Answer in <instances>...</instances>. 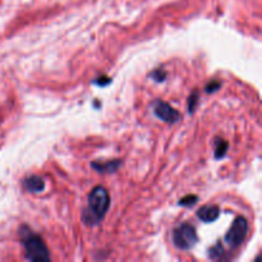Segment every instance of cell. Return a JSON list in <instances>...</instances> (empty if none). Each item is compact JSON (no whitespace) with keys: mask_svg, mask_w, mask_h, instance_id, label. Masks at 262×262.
<instances>
[{"mask_svg":"<svg viewBox=\"0 0 262 262\" xmlns=\"http://www.w3.org/2000/svg\"><path fill=\"white\" fill-rule=\"evenodd\" d=\"M110 206V197L104 187H96L89 194V206L83 211L82 220L86 225L94 227L106 215Z\"/></svg>","mask_w":262,"mask_h":262,"instance_id":"cell-1","label":"cell"},{"mask_svg":"<svg viewBox=\"0 0 262 262\" xmlns=\"http://www.w3.org/2000/svg\"><path fill=\"white\" fill-rule=\"evenodd\" d=\"M19 237L23 248H25L26 258L28 261H50V252L40 235L23 225L19 229Z\"/></svg>","mask_w":262,"mask_h":262,"instance_id":"cell-2","label":"cell"},{"mask_svg":"<svg viewBox=\"0 0 262 262\" xmlns=\"http://www.w3.org/2000/svg\"><path fill=\"white\" fill-rule=\"evenodd\" d=\"M173 241L177 248L182 251H188L196 246L199 242V235H197L196 228L193 225L184 223L181 227L177 228L173 233Z\"/></svg>","mask_w":262,"mask_h":262,"instance_id":"cell-3","label":"cell"},{"mask_svg":"<svg viewBox=\"0 0 262 262\" xmlns=\"http://www.w3.org/2000/svg\"><path fill=\"white\" fill-rule=\"evenodd\" d=\"M248 234V223L243 216H238L225 235V242L230 248H238Z\"/></svg>","mask_w":262,"mask_h":262,"instance_id":"cell-4","label":"cell"},{"mask_svg":"<svg viewBox=\"0 0 262 262\" xmlns=\"http://www.w3.org/2000/svg\"><path fill=\"white\" fill-rule=\"evenodd\" d=\"M152 109L156 117L165 123H177L181 119V114L174 107H171L168 102L161 101V100H156L154 102Z\"/></svg>","mask_w":262,"mask_h":262,"instance_id":"cell-5","label":"cell"},{"mask_svg":"<svg viewBox=\"0 0 262 262\" xmlns=\"http://www.w3.org/2000/svg\"><path fill=\"white\" fill-rule=\"evenodd\" d=\"M220 209L216 205H206L197 211V216L204 223H212L219 217Z\"/></svg>","mask_w":262,"mask_h":262,"instance_id":"cell-6","label":"cell"},{"mask_svg":"<svg viewBox=\"0 0 262 262\" xmlns=\"http://www.w3.org/2000/svg\"><path fill=\"white\" fill-rule=\"evenodd\" d=\"M23 188L30 193H38L45 189V182L38 176H30L23 181Z\"/></svg>","mask_w":262,"mask_h":262,"instance_id":"cell-7","label":"cell"},{"mask_svg":"<svg viewBox=\"0 0 262 262\" xmlns=\"http://www.w3.org/2000/svg\"><path fill=\"white\" fill-rule=\"evenodd\" d=\"M120 165H122L120 160H110L106 163H97V161L91 163L92 168L99 173H115Z\"/></svg>","mask_w":262,"mask_h":262,"instance_id":"cell-8","label":"cell"},{"mask_svg":"<svg viewBox=\"0 0 262 262\" xmlns=\"http://www.w3.org/2000/svg\"><path fill=\"white\" fill-rule=\"evenodd\" d=\"M228 147H229V143H228L227 141L217 138L216 148H215V158L216 159L224 158L225 154H227V151H228Z\"/></svg>","mask_w":262,"mask_h":262,"instance_id":"cell-9","label":"cell"},{"mask_svg":"<svg viewBox=\"0 0 262 262\" xmlns=\"http://www.w3.org/2000/svg\"><path fill=\"white\" fill-rule=\"evenodd\" d=\"M224 253V248H223L222 242H217L214 247H211L209 250V256L212 260H216V258L222 257V255Z\"/></svg>","mask_w":262,"mask_h":262,"instance_id":"cell-10","label":"cell"},{"mask_svg":"<svg viewBox=\"0 0 262 262\" xmlns=\"http://www.w3.org/2000/svg\"><path fill=\"white\" fill-rule=\"evenodd\" d=\"M197 201H199V197L194 196V194H188V196L183 197V199L179 201V205L184 207H191L193 206V205H196Z\"/></svg>","mask_w":262,"mask_h":262,"instance_id":"cell-11","label":"cell"},{"mask_svg":"<svg viewBox=\"0 0 262 262\" xmlns=\"http://www.w3.org/2000/svg\"><path fill=\"white\" fill-rule=\"evenodd\" d=\"M199 91H193L192 92V95L189 96V100H188V112L189 113H193L194 109H196L197 104H199Z\"/></svg>","mask_w":262,"mask_h":262,"instance_id":"cell-12","label":"cell"},{"mask_svg":"<svg viewBox=\"0 0 262 262\" xmlns=\"http://www.w3.org/2000/svg\"><path fill=\"white\" fill-rule=\"evenodd\" d=\"M150 77L152 79H155L156 82H164L166 78V72L164 71V69H156V71H154L152 73L150 74Z\"/></svg>","mask_w":262,"mask_h":262,"instance_id":"cell-13","label":"cell"},{"mask_svg":"<svg viewBox=\"0 0 262 262\" xmlns=\"http://www.w3.org/2000/svg\"><path fill=\"white\" fill-rule=\"evenodd\" d=\"M220 87H222V82H220V81H211L206 86L205 91H206L207 94H212V92H216L217 90L220 89Z\"/></svg>","mask_w":262,"mask_h":262,"instance_id":"cell-14","label":"cell"},{"mask_svg":"<svg viewBox=\"0 0 262 262\" xmlns=\"http://www.w3.org/2000/svg\"><path fill=\"white\" fill-rule=\"evenodd\" d=\"M110 82H112V79H110L109 77H101V78H99V79H95L94 83L99 84V86H101V87H104V86H106V84H109Z\"/></svg>","mask_w":262,"mask_h":262,"instance_id":"cell-15","label":"cell"}]
</instances>
